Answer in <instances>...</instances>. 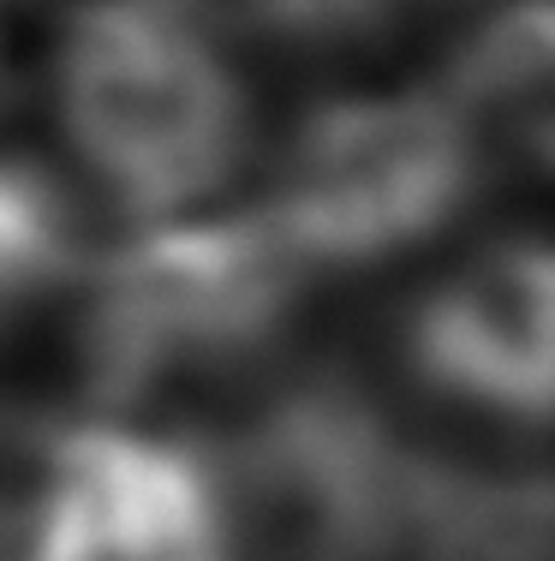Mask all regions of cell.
<instances>
[{"mask_svg":"<svg viewBox=\"0 0 555 561\" xmlns=\"http://www.w3.org/2000/svg\"><path fill=\"white\" fill-rule=\"evenodd\" d=\"M48 72L72 156L150 227L221 192L251 144L240 72L174 0H84Z\"/></svg>","mask_w":555,"mask_h":561,"instance_id":"obj_1","label":"cell"},{"mask_svg":"<svg viewBox=\"0 0 555 561\" xmlns=\"http://www.w3.org/2000/svg\"><path fill=\"white\" fill-rule=\"evenodd\" d=\"M299 270L269 216L150 227L90 275V370L114 394H143L240 365L281 329Z\"/></svg>","mask_w":555,"mask_h":561,"instance_id":"obj_2","label":"cell"},{"mask_svg":"<svg viewBox=\"0 0 555 561\" xmlns=\"http://www.w3.org/2000/svg\"><path fill=\"white\" fill-rule=\"evenodd\" d=\"M478 180L442 96H340L293 131L269 227L299 263H377L430 239Z\"/></svg>","mask_w":555,"mask_h":561,"instance_id":"obj_3","label":"cell"},{"mask_svg":"<svg viewBox=\"0 0 555 561\" xmlns=\"http://www.w3.org/2000/svg\"><path fill=\"white\" fill-rule=\"evenodd\" d=\"M24 561H233L221 490L174 443L66 431Z\"/></svg>","mask_w":555,"mask_h":561,"instance_id":"obj_4","label":"cell"},{"mask_svg":"<svg viewBox=\"0 0 555 561\" xmlns=\"http://www.w3.org/2000/svg\"><path fill=\"white\" fill-rule=\"evenodd\" d=\"M418 370L501 419L555 412V245L508 239L454 275L413 317Z\"/></svg>","mask_w":555,"mask_h":561,"instance_id":"obj_5","label":"cell"},{"mask_svg":"<svg viewBox=\"0 0 555 561\" xmlns=\"http://www.w3.org/2000/svg\"><path fill=\"white\" fill-rule=\"evenodd\" d=\"M442 102L478 168L555 173V0H501L466 36Z\"/></svg>","mask_w":555,"mask_h":561,"instance_id":"obj_6","label":"cell"},{"mask_svg":"<svg viewBox=\"0 0 555 561\" xmlns=\"http://www.w3.org/2000/svg\"><path fill=\"white\" fill-rule=\"evenodd\" d=\"M84 275V216L72 192L24 156H0V323L48 305Z\"/></svg>","mask_w":555,"mask_h":561,"instance_id":"obj_7","label":"cell"},{"mask_svg":"<svg viewBox=\"0 0 555 561\" xmlns=\"http://www.w3.org/2000/svg\"><path fill=\"white\" fill-rule=\"evenodd\" d=\"M204 7L275 43H328L370 24L389 0H204Z\"/></svg>","mask_w":555,"mask_h":561,"instance_id":"obj_8","label":"cell"},{"mask_svg":"<svg viewBox=\"0 0 555 561\" xmlns=\"http://www.w3.org/2000/svg\"><path fill=\"white\" fill-rule=\"evenodd\" d=\"M7 66H12V0H0V84H7Z\"/></svg>","mask_w":555,"mask_h":561,"instance_id":"obj_9","label":"cell"}]
</instances>
